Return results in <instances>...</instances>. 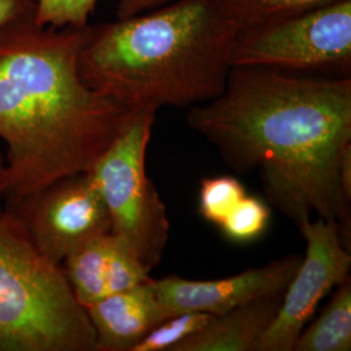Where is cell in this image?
Masks as SVG:
<instances>
[{
	"instance_id": "cell-1",
	"label": "cell",
	"mask_w": 351,
	"mask_h": 351,
	"mask_svg": "<svg viewBox=\"0 0 351 351\" xmlns=\"http://www.w3.org/2000/svg\"><path fill=\"white\" fill-rule=\"evenodd\" d=\"M188 125L239 173L259 171L265 195L300 226L317 215L350 249V199L339 167L351 149V77L232 66L226 88L190 107Z\"/></svg>"
},
{
	"instance_id": "cell-17",
	"label": "cell",
	"mask_w": 351,
	"mask_h": 351,
	"mask_svg": "<svg viewBox=\"0 0 351 351\" xmlns=\"http://www.w3.org/2000/svg\"><path fill=\"white\" fill-rule=\"evenodd\" d=\"M246 194V189L236 177L204 178L199 189V213L203 219L219 226Z\"/></svg>"
},
{
	"instance_id": "cell-19",
	"label": "cell",
	"mask_w": 351,
	"mask_h": 351,
	"mask_svg": "<svg viewBox=\"0 0 351 351\" xmlns=\"http://www.w3.org/2000/svg\"><path fill=\"white\" fill-rule=\"evenodd\" d=\"M36 0H0V27L13 20L36 13Z\"/></svg>"
},
{
	"instance_id": "cell-13",
	"label": "cell",
	"mask_w": 351,
	"mask_h": 351,
	"mask_svg": "<svg viewBox=\"0 0 351 351\" xmlns=\"http://www.w3.org/2000/svg\"><path fill=\"white\" fill-rule=\"evenodd\" d=\"M351 350V282L337 287L320 316L303 329L293 351Z\"/></svg>"
},
{
	"instance_id": "cell-12",
	"label": "cell",
	"mask_w": 351,
	"mask_h": 351,
	"mask_svg": "<svg viewBox=\"0 0 351 351\" xmlns=\"http://www.w3.org/2000/svg\"><path fill=\"white\" fill-rule=\"evenodd\" d=\"M282 293L259 298L216 316L173 351H258L265 330L275 319Z\"/></svg>"
},
{
	"instance_id": "cell-5",
	"label": "cell",
	"mask_w": 351,
	"mask_h": 351,
	"mask_svg": "<svg viewBox=\"0 0 351 351\" xmlns=\"http://www.w3.org/2000/svg\"><path fill=\"white\" fill-rule=\"evenodd\" d=\"M155 114L132 113L88 171L110 215L111 233L149 272L162 262L171 230L167 207L146 172Z\"/></svg>"
},
{
	"instance_id": "cell-15",
	"label": "cell",
	"mask_w": 351,
	"mask_h": 351,
	"mask_svg": "<svg viewBox=\"0 0 351 351\" xmlns=\"http://www.w3.org/2000/svg\"><path fill=\"white\" fill-rule=\"evenodd\" d=\"M215 317L194 311L172 315L154 326L132 351H173L185 339L208 326Z\"/></svg>"
},
{
	"instance_id": "cell-2",
	"label": "cell",
	"mask_w": 351,
	"mask_h": 351,
	"mask_svg": "<svg viewBox=\"0 0 351 351\" xmlns=\"http://www.w3.org/2000/svg\"><path fill=\"white\" fill-rule=\"evenodd\" d=\"M86 26L40 25L33 13L0 27L4 208L60 178L88 172L133 113L80 75Z\"/></svg>"
},
{
	"instance_id": "cell-7",
	"label": "cell",
	"mask_w": 351,
	"mask_h": 351,
	"mask_svg": "<svg viewBox=\"0 0 351 351\" xmlns=\"http://www.w3.org/2000/svg\"><path fill=\"white\" fill-rule=\"evenodd\" d=\"M4 210L20 220L34 247L58 265L111 232L110 215L90 172L60 178Z\"/></svg>"
},
{
	"instance_id": "cell-14",
	"label": "cell",
	"mask_w": 351,
	"mask_h": 351,
	"mask_svg": "<svg viewBox=\"0 0 351 351\" xmlns=\"http://www.w3.org/2000/svg\"><path fill=\"white\" fill-rule=\"evenodd\" d=\"M336 0H215L237 32Z\"/></svg>"
},
{
	"instance_id": "cell-9",
	"label": "cell",
	"mask_w": 351,
	"mask_h": 351,
	"mask_svg": "<svg viewBox=\"0 0 351 351\" xmlns=\"http://www.w3.org/2000/svg\"><path fill=\"white\" fill-rule=\"evenodd\" d=\"M301 261V255L289 254L233 276L219 280L168 276L154 280V287L159 300L173 314L194 311L220 316L249 302L282 293Z\"/></svg>"
},
{
	"instance_id": "cell-4",
	"label": "cell",
	"mask_w": 351,
	"mask_h": 351,
	"mask_svg": "<svg viewBox=\"0 0 351 351\" xmlns=\"http://www.w3.org/2000/svg\"><path fill=\"white\" fill-rule=\"evenodd\" d=\"M0 351H98L62 265L34 247L20 220L0 215Z\"/></svg>"
},
{
	"instance_id": "cell-18",
	"label": "cell",
	"mask_w": 351,
	"mask_h": 351,
	"mask_svg": "<svg viewBox=\"0 0 351 351\" xmlns=\"http://www.w3.org/2000/svg\"><path fill=\"white\" fill-rule=\"evenodd\" d=\"M34 20L53 27H85L98 0H36Z\"/></svg>"
},
{
	"instance_id": "cell-16",
	"label": "cell",
	"mask_w": 351,
	"mask_h": 351,
	"mask_svg": "<svg viewBox=\"0 0 351 351\" xmlns=\"http://www.w3.org/2000/svg\"><path fill=\"white\" fill-rule=\"evenodd\" d=\"M271 220V208L255 195H245L219 226L226 239L247 243L262 237Z\"/></svg>"
},
{
	"instance_id": "cell-10",
	"label": "cell",
	"mask_w": 351,
	"mask_h": 351,
	"mask_svg": "<svg viewBox=\"0 0 351 351\" xmlns=\"http://www.w3.org/2000/svg\"><path fill=\"white\" fill-rule=\"evenodd\" d=\"M62 268L84 307L151 280L150 272L111 232L72 252Z\"/></svg>"
},
{
	"instance_id": "cell-6",
	"label": "cell",
	"mask_w": 351,
	"mask_h": 351,
	"mask_svg": "<svg viewBox=\"0 0 351 351\" xmlns=\"http://www.w3.org/2000/svg\"><path fill=\"white\" fill-rule=\"evenodd\" d=\"M230 64L350 75L351 0H336L239 30Z\"/></svg>"
},
{
	"instance_id": "cell-8",
	"label": "cell",
	"mask_w": 351,
	"mask_h": 351,
	"mask_svg": "<svg viewBox=\"0 0 351 351\" xmlns=\"http://www.w3.org/2000/svg\"><path fill=\"white\" fill-rule=\"evenodd\" d=\"M298 228L306 241V252L258 351H293L317 304L349 278L350 249L343 242L341 226L317 217L302 220Z\"/></svg>"
},
{
	"instance_id": "cell-3",
	"label": "cell",
	"mask_w": 351,
	"mask_h": 351,
	"mask_svg": "<svg viewBox=\"0 0 351 351\" xmlns=\"http://www.w3.org/2000/svg\"><path fill=\"white\" fill-rule=\"evenodd\" d=\"M236 34L215 0H172L86 26L78 71L88 88L130 112L190 108L223 93Z\"/></svg>"
},
{
	"instance_id": "cell-11",
	"label": "cell",
	"mask_w": 351,
	"mask_h": 351,
	"mask_svg": "<svg viewBox=\"0 0 351 351\" xmlns=\"http://www.w3.org/2000/svg\"><path fill=\"white\" fill-rule=\"evenodd\" d=\"M97 350L132 351L154 326L176 315L159 300L154 278L84 307Z\"/></svg>"
},
{
	"instance_id": "cell-20",
	"label": "cell",
	"mask_w": 351,
	"mask_h": 351,
	"mask_svg": "<svg viewBox=\"0 0 351 351\" xmlns=\"http://www.w3.org/2000/svg\"><path fill=\"white\" fill-rule=\"evenodd\" d=\"M169 1L172 0H119L116 7V19H124L147 12Z\"/></svg>"
},
{
	"instance_id": "cell-21",
	"label": "cell",
	"mask_w": 351,
	"mask_h": 351,
	"mask_svg": "<svg viewBox=\"0 0 351 351\" xmlns=\"http://www.w3.org/2000/svg\"><path fill=\"white\" fill-rule=\"evenodd\" d=\"M5 204V158L0 152V215L4 213Z\"/></svg>"
}]
</instances>
